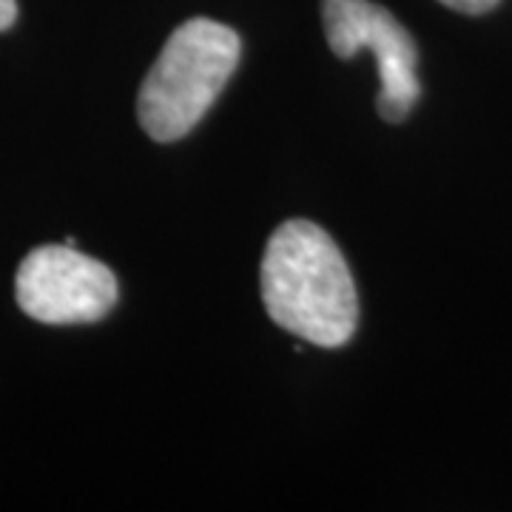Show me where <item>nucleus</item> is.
<instances>
[{"instance_id": "nucleus-1", "label": "nucleus", "mask_w": 512, "mask_h": 512, "mask_svg": "<svg viewBox=\"0 0 512 512\" xmlns=\"http://www.w3.org/2000/svg\"><path fill=\"white\" fill-rule=\"evenodd\" d=\"M262 302L279 328L319 348H342L359 325L348 262L325 228L282 222L262 256Z\"/></svg>"}, {"instance_id": "nucleus-2", "label": "nucleus", "mask_w": 512, "mask_h": 512, "mask_svg": "<svg viewBox=\"0 0 512 512\" xmlns=\"http://www.w3.org/2000/svg\"><path fill=\"white\" fill-rule=\"evenodd\" d=\"M239 35L217 20L191 18L174 29L146 74L137 117L157 143H174L200 123L237 69Z\"/></svg>"}, {"instance_id": "nucleus-3", "label": "nucleus", "mask_w": 512, "mask_h": 512, "mask_svg": "<svg viewBox=\"0 0 512 512\" xmlns=\"http://www.w3.org/2000/svg\"><path fill=\"white\" fill-rule=\"evenodd\" d=\"M322 23L330 52L350 60L356 52H373L379 60V114L387 123H402L419 100L416 77L419 52L410 32L373 0H322Z\"/></svg>"}, {"instance_id": "nucleus-4", "label": "nucleus", "mask_w": 512, "mask_h": 512, "mask_svg": "<svg viewBox=\"0 0 512 512\" xmlns=\"http://www.w3.org/2000/svg\"><path fill=\"white\" fill-rule=\"evenodd\" d=\"M15 296L20 311L43 325H83L117 305V279L74 245H43L20 262Z\"/></svg>"}, {"instance_id": "nucleus-5", "label": "nucleus", "mask_w": 512, "mask_h": 512, "mask_svg": "<svg viewBox=\"0 0 512 512\" xmlns=\"http://www.w3.org/2000/svg\"><path fill=\"white\" fill-rule=\"evenodd\" d=\"M441 3L450 6V9H456L461 15H484V12L495 9L501 0H441Z\"/></svg>"}, {"instance_id": "nucleus-6", "label": "nucleus", "mask_w": 512, "mask_h": 512, "mask_svg": "<svg viewBox=\"0 0 512 512\" xmlns=\"http://www.w3.org/2000/svg\"><path fill=\"white\" fill-rule=\"evenodd\" d=\"M18 18V0H0V32H6Z\"/></svg>"}]
</instances>
